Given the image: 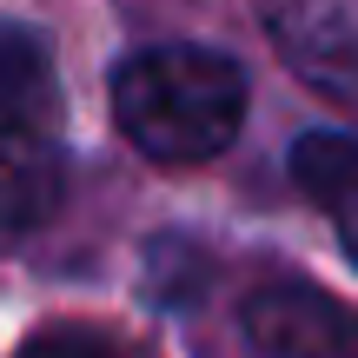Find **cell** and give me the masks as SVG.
I'll use <instances>...</instances> for the list:
<instances>
[{
  "mask_svg": "<svg viewBox=\"0 0 358 358\" xmlns=\"http://www.w3.org/2000/svg\"><path fill=\"white\" fill-rule=\"evenodd\" d=\"M113 127L159 166H206L245 127V66L219 47H140L113 66Z\"/></svg>",
  "mask_w": 358,
  "mask_h": 358,
  "instance_id": "cell-1",
  "label": "cell"
},
{
  "mask_svg": "<svg viewBox=\"0 0 358 358\" xmlns=\"http://www.w3.org/2000/svg\"><path fill=\"white\" fill-rule=\"evenodd\" d=\"M279 60L312 93L358 106V0H252Z\"/></svg>",
  "mask_w": 358,
  "mask_h": 358,
  "instance_id": "cell-2",
  "label": "cell"
},
{
  "mask_svg": "<svg viewBox=\"0 0 358 358\" xmlns=\"http://www.w3.org/2000/svg\"><path fill=\"white\" fill-rule=\"evenodd\" d=\"M239 332L252 358H358V312L306 279H272L245 299Z\"/></svg>",
  "mask_w": 358,
  "mask_h": 358,
  "instance_id": "cell-3",
  "label": "cell"
},
{
  "mask_svg": "<svg viewBox=\"0 0 358 358\" xmlns=\"http://www.w3.org/2000/svg\"><path fill=\"white\" fill-rule=\"evenodd\" d=\"M66 199V159L47 127H0V239L47 226Z\"/></svg>",
  "mask_w": 358,
  "mask_h": 358,
  "instance_id": "cell-4",
  "label": "cell"
},
{
  "mask_svg": "<svg viewBox=\"0 0 358 358\" xmlns=\"http://www.w3.org/2000/svg\"><path fill=\"white\" fill-rule=\"evenodd\" d=\"M292 179L332 219L338 245L358 259V140L352 133H306L292 146Z\"/></svg>",
  "mask_w": 358,
  "mask_h": 358,
  "instance_id": "cell-5",
  "label": "cell"
},
{
  "mask_svg": "<svg viewBox=\"0 0 358 358\" xmlns=\"http://www.w3.org/2000/svg\"><path fill=\"white\" fill-rule=\"evenodd\" d=\"M53 120V47L20 20H0V127Z\"/></svg>",
  "mask_w": 358,
  "mask_h": 358,
  "instance_id": "cell-6",
  "label": "cell"
},
{
  "mask_svg": "<svg viewBox=\"0 0 358 358\" xmlns=\"http://www.w3.org/2000/svg\"><path fill=\"white\" fill-rule=\"evenodd\" d=\"M13 358H127L113 345V338H100V332H80V325H53V332H40V338H27Z\"/></svg>",
  "mask_w": 358,
  "mask_h": 358,
  "instance_id": "cell-7",
  "label": "cell"
}]
</instances>
